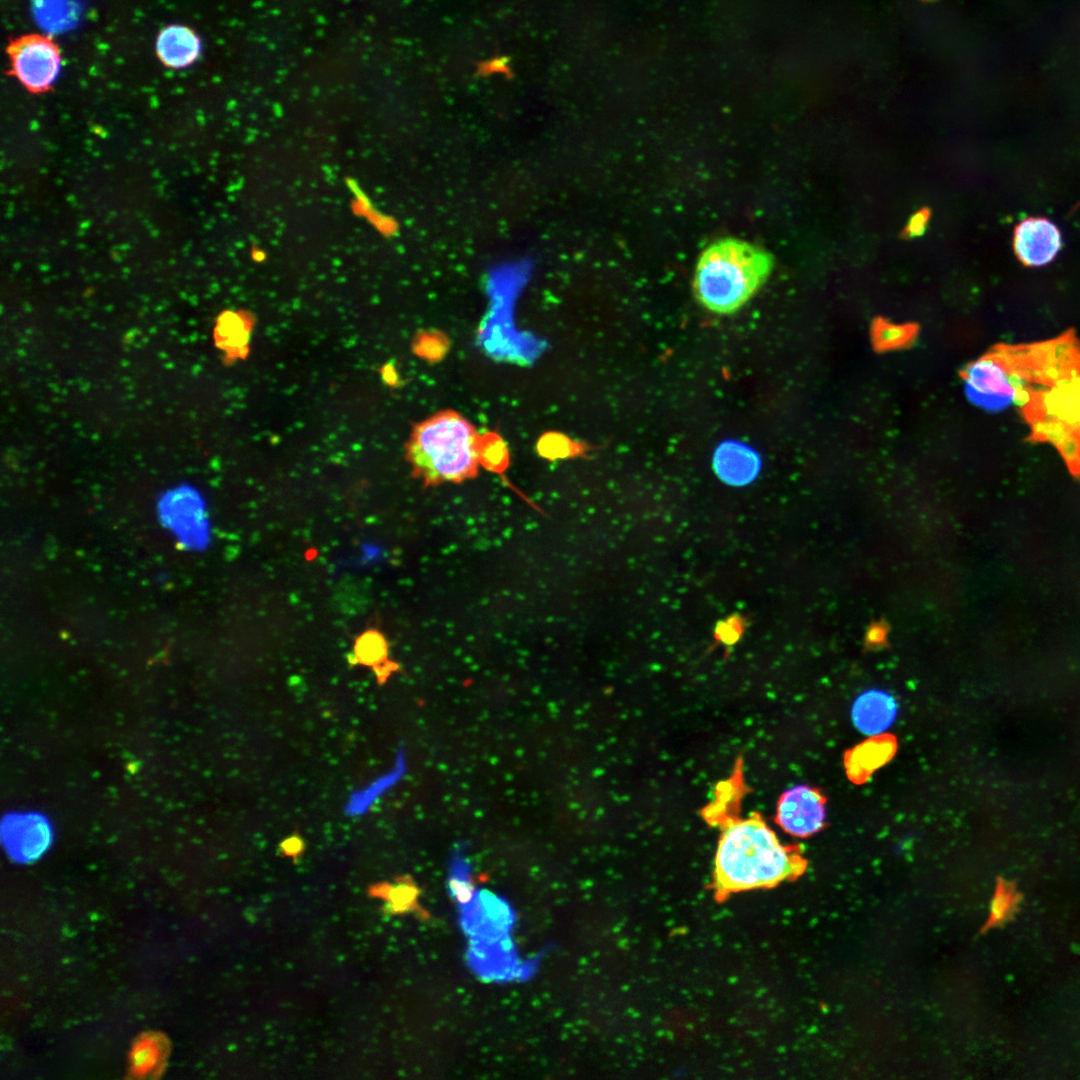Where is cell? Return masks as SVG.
Here are the masks:
<instances>
[{"label":"cell","instance_id":"cell-1","mask_svg":"<svg viewBox=\"0 0 1080 1080\" xmlns=\"http://www.w3.org/2000/svg\"><path fill=\"white\" fill-rule=\"evenodd\" d=\"M748 792L744 760L738 756L729 777L715 785L712 800L700 810L703 820L719 830L712 884L719 901L733 893L794 880L807 867L800 848L781 844L760 813L741 817Z\"/></svg>","mask_w":1080,"mask_h":1080},{"label":"cell","instance_id":"cell-2","mask_svg":"<svg viewBox=\"0 0 1080 1080\" xmlns=\"http://www.w3.org/2000/svg\"><path fill=\"white\" fill-rule=\"evenodd\" d=\"M773 266V256L763 248L736 238L720 239L697 261L694 295L711 312L734 313L767 281Z\"/></svg>","mask_w":1080,"mask_h":1080},{"label":"cell","instance_id":"cell-3","mask_svg":"<svg viewBox=\"0 0 1080 1080\" xmlns=\"http://www.w3.org/2000/svg\"><path fill=\"white\" fill-rule=\"evenodd\" d=\"M480 435L460 413L443 410L414 425L406 443L413 475L425 486L462 482L478 473Z\"/></svg>","mask_w":1080,"mask_h":1080},{"label":"cell","instance_id":"cell-4","mask_svg":"<svg viewBox=\"0 0 1080 1080\" xmlns=\"http://www.w3.org/2000/svg\"><path fill=\"white\" fill-rule=\"evenodd\" d=\"M1018 405L1030 428L1028 440L1053 445L1080 477V354L1055 377L1028 389Z\"/></svg>","mask_w":1080,"mask_h":1080},{"label":"cell","instance_id":"cell-5","mask_svg":"<svg viewBox=\"0 0 1080 1080\" xmlns=\"http://www.w3.org/2000/svg\"><path fill=\"white\" fill-rule=\"evenodd\" d=\"M8 73L32 94L48 92L61 69L58 45L47 35L31 33L10 40L7 48Z\"/></svg>","mask_w":1080,"mask_h":1080},{"label":"cell","instance_id":"cell-6","mask_svg":"<svg viewBox=\"0 0 1080 1080\" xmlns=\"http://www.w3.org/2000/svg\"><path fill=\"white\" fill-rule=\"evenodd\" d=\"M1 837L7 854L14 861L30 863L50 847L53 830L47 817L36 812H15L2 822Z\"/></svg>","mask_w":1080,"mask_h":1080},{"label":"cell","instance_id":"cell-7","mask_svg":"<svg viewBox=\"0 0 1080 1080\" xmlns=\"http://www.w3.org/2000/svg\"><path fill=\"white\" fill-rule=\"evenodd\" d=\"M825 802L817 789L795 786L780 796L775 822L793 836L808 837L824 826Z\"/></svg>","mask_w":1080,"mask_h":1080},{"label":"cell","instance_id":"cell-8","mask_svg":"<svg viewBox=\"0 0 1080 1080\" xmlns=\"http://www.w3.org/2000/svg\"><path fill=\"white\" fill-rule=\"evenodd\" d=\"M963 379L968 399L978 407L1000 411L1013 403V393L1003 369L990 352L970 363Z\"/></svg>","mask_w":1080,"mask_h":1080},{"label":"cell","instance_id":"cell-9","mask_svg":"<svg viewBox=\"0 0 1080 1080\" xmlns=\"http://www.w3.org/2000/svg\"><path fill=\"white\" fill-rule=\"evenodd\" d=\"M1014 250L1019 260L1027 266L1049 263L1061 246V236L1054 223L1045 218H1027L1014 233Z\"/></svg>","mask_w":1080,"mask_h":1080},{"label":"cell","instance_id":"cell-10","mask_svg":"<svg viewBox=\"0 0 1080 1080\" xmlns=\"http://www.w3.org/2000/svg\"><path fill=\"white\" fill-rule=\"evenodd\" d=\"M464 927L472 936L485 941L501 938L513 923L509 906L490 892H478L465 909Z\"/></svg>","mask_w":1080,"mask_h":1080},{"label":"cell","instance_id":"cell-11","mask_svg":"<svg viewBox=\"0 0 1080 1080\" xmlns=\"http://www.w3.org/2000/svg\"><path fill=\"white\" fill-rule=\"evenodd\" d=\"M712 465L722 482L731 486H744L759 474L761 460L749 446L737 441H725L715 450Z\"/></svg>","mask_w":1080,"mask_h":1080},{"label":"cell","instance_id":"cell-12","mask_svg":"<svg viewBox=\"0 0 1080 1080\" xmlns=\"http://www.w3.org/2000/svg\"><path fill=\"white\" fill-rule=\"evenodd\" d=\"M897 714L895 699L888 693L873 689L862 693L852 707V719L858 730L875 736L891 726Z\"/></svg>","mask_w":1080,"mask_h":1080},{"label":"cell","instance_id":"cell-13","mask_svg":"<svg viewBox=\"0 0 1080 1080\" xmlns=\"http://www.w3.org/2000/svg\"><path fill=\"white\" fill-rule=\"evenodd\" d=\"M201 41L189 27L169 25L162 29L156 39V54L163 65L180 69L191 65L199 57Z\"/></svg>","mask_w":1080,"mask_h":1080},{"label":"cell","instance_id":"cell-14","mask_svg":"<svg viewBox=\"0 0 1080 1080\" xmlns=\"http://www.w3.org/2000/svg\"><path fill=\"white\" fill-rule=\"evenodd\" d=\"M253 320L246 313L225 311L216 321L215 344L225 352V359L245 358Z\"/></svg>","mask_w":1080,"mask_h":1080},{"label":"cell","instance_id":"cell-15","mask_svg":"<svg viewBox=\"0 0 1080 1080\" xmlns=\"http://www.w3.org/2000/svg\"><path fill=\"white\" fill-rule=\"evenodd\" d=\"M353 663L371 667L379 683L399 669L397 663L388 658V643L378 629L370 628L362 632L354 642Z\"/></svg>","mask_w":1080,"mask_h":1080},{"label":"cell","instance_id":"cell-16","mask_svg":"<svg viewBox=\"0 0 1080 1080\" xmlns=\"http://www.w3.org/2000/svg\"><path fill=\"white\" fill-rule=\"evenodd\" d=\"M406 758L403 750L398 752L393 768L379 776L369 785L351 793L344 806L348 816L357 817L365 814L370 807L404 775Z\"/></svg>","mask_w":1080,"mask_h":1080},{"label":"cell","instance_id":"cell-17","mask_svg":"<svg viewBox=\"0 0 1080 1080\" xmlns=\"http://www.w3.org/2000/svg\"><path fill=\"white\" fill-rule=\"evenodd\" d=\"M1022 898L1023 895L1017 890L1014 881H1007L1002 877H998L990 904L989 917L983 931L1011 920Z\"/></svg>","mask_w":1080,"mask_h":1080},{"label":"cell","instance_id":"cell-18","mask_svg":"<svg viewBox=\"0 0 1080 1080\" xmlns=\"http://www.w3.org/2000/svg\"><path fill=\"white\" fill-rule=\"evenodd\" d=\"M374 891L377 897H381L388 902L391 913L416 911L423 916L427 915L417 901L419 890L412 879L408 877L400 878L395 885L383 883L381 886L374 888Z\"/></svg>","mask_w":1080,"mask_h":1080},{"label":"cell","instance_id":"cell-19","mask_svg":"<svg viewBox=\"0 0 1080 1080\" xmlns=\"http://www.w3.org/2000/svg\"><path fill=\"white\" fill-rule=\"evenodd\" d=\"M479 464L485 469L501 473L509 465V452L504 440L494 432L480 435L478 442Z\"/></svg>","mask_w":1080,"mask_h":1080},{"label":"cell","instance_id":"cell-20","mask_svg":"<svg viewBox=\"0 0 1080 1080\" xmlns=\"http://www.w3.org/2000/svg\"><path fill=\"white\" fill-rule=\"evenodd\" d=\"M448 887L450 894L461 907L470 905L474 900L475 886L470 876V867L458 852L451 863Z\"/></svg>","mask_w":1080,"mask_h":1080},{"label":"cell","instance_id":"cell-21","mask_svg":"<svg viewBox=\"0 0 1080 1080\" xmlns=\"http://www.w3.org/2000/svg\"><path fill=\"white\" fill-rule=\"evenodd\" d=\"M914 335L915 330L910 325L879 321L873 329V342L880 350L895 349L908 344Z\"/></svg>","mask_w":1080,"mask_h":1080},{"label":"cell","instance_id":"cell-22","mask_svg":"<svg viewBox=\"0 0 1080 1080\" xmlns=\"http://www.w3.org/2000/svg\"><path fill=\"white\" fill-rule=\"evenodd\" d=\"M586 446L574 442L563 434L549 432L542 435L537 443L538 453L547 459L566 458L583 453Z\"/></svg>","mask_w":1080,"mask_h":1080},{"label":"cell","instance_id":"cell-23","mask_svg":"<svg viewBox=\"0 0 1080 1080\" xmlns=\"http://www.w3.org/2000/svg\"><path fill=\"white\" fill-rule=\"evenodd\" d=\"M448 347L447 339L439 332H423L415 338L413 343L414 352L427 359L439 360Z\"/></svg>","mask_w":1080,"mask_h":1080},{"label":"cell","instance_id":"cell-24","mask_svg":"<svg viewBox=\"0 0 1080 1080\" xmlns=\"http://www.w3.org/2000/svg\"><path fill=\"white\" fill-rule=\"evenodd\" d=\"M932 211L929 207H923L916 211L908 220L906 226L900 233V237L905 240L913 239L922 236L927 230Z\"/></svg>","mask_w":1080,"mask_h":1080},{"label":"cell","instance_id":"cell-25","mask_svg":"<svg viewBox=\"0 0 1080 1080\" xmlns=\"http://www.w3.org/2000/svg\"><path fill=\"white\" fill-rule=\"evenodd\" d=\"M281 849L285 855L296 857L303 849V841L297 836H292L281 844Z\"/></svg>","mask_w":1080,"mask_h":1080},{"label":"cell","instance_id":"cell-26","mask_svg":"<svg viewBox=\"0 0 1080 1080\" xmlns=\"http://www.w3.org/2000/svg\"><path fill=\"white\" fill-rule=\"evenodd\" d=\"M384 380L389 384H394L397 379V373L393 366L386 365L382 370Z\"/></svg>","mask_w":1080,"mask_h":1080}]
</instances>
